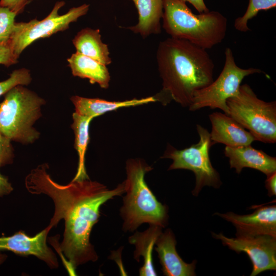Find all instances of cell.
<instances>
[{
  "instance_id": "cell-1",
  "label": "cell",
  "mask_w": 276,
  "mask_h": 276,
  "mask_svg": "<svg viewBox=\"0 0 276 276\" xmlns=\"http://www.w3.org/2000/svg\"><path fill=\"white\" fill-rule=\"evenodd\" d=\"M46 164L32 170L25 186L32 194H44L51 198L54 212L48 225L51 228L63 220V238L60 252L74 269L88 262H95L98 255L90 242V235L100 217L102 205L125 193L124 182L109 190L104 185L88 179L72 180L61 185L54 181Z\"/></svg>"
},
{
  "instance_id": "cell-2",
  "label": "cell",
  "mask_w": 276,
  "mask_h": 276,
  "mask_svg": "<svg viewBox=\"0 0 276 276\" xmlns=\"http://www.w3.org/2000/svg\"><path fill=\"white\" fill-rule=\"evenodd\" d=\"M163 88L160 100L189 107L195 91L214 80V63L206 50L183 39L169 37L159 42L156 52Z\"/></svg>"
},
{
  "instance_id": "cell-3",
  "label": "cell",
  "mask_w": 276,
  "mask_h": 276,
  "mask_svg": "<svg viewBox=\"0 0 276 276\" xmlns=\"http://www.w3.org/2000/svg\"><path fill=\"white\" fill-rule=\"evenodd\" d=\"M163 28L171 37L208 50L222 42L227 18L216 11L196 14L181 0H163Z\"/></svg>"
},
{
  "instance_id": "cell-4",
  "label": "cell",
  "mask_w": 276,
  "mask_h": 276,
  "mask_svg": "<svg viewBox=\"0 0 276 276\" xmlns=\"http://www.w3.org/2000/svg\"><path fill=\"white\" fill-rule=\"evenodd\" d=\"M151 169L142 159H130L126 162V195L120 209L125 232L134 231L144 223L162 227L167 225L168 207L158 201L145 181V174Z\"/></svg>"
},
{
  "instance_id": "cell-5",
  "label": "cell",
  "mask_w": 276,
  "mask_h": 276,
  "mask_svg": "<svg viewBox=\"0 0 276 276\" xmlns=\"http://www.w3.org/2000/svg\"><path fill=\"white\" fill-rule=\"evenodd\" d=\"M45 101L35 93L17 85L4 95L0 103V133L16 142H34L40 133L33 125L41 116Z\"/></svg>"
},
{
  "instance_id": "cell-6",
  "label": "cell",
  "mask_w": 276,
  "mask_h": 276,
  "mask_svg": "<svg viewBox=\"0 0 276 276\" xmlns=\"http://www.w3.org/2000/svg\"><path fill=\"white\" fill-rule=\"evenodd\" d=\"M228 115L264 143L276 142V102L259 99L247 84L226 101Z\"/></svg>"
},
{
  "instance_id": "cell-7",
  "label": "cell",
  "mask_w": 276,
  "mask_h": 276,
  "mask_svg": "<svg viewBox=\"0 0 276 276\" xmlns=\"http://www.w3.org/2000/svg\"><path fill=\"white\" fill-rule=\"evenodd\" d=\"M196 129L199 140L196 144L182 150H177L169 145L162 158L172 159L168 170L187 169L194 172L195 186L192 193L197 196L204 186L219 188L222 184L219 174L213 167L210 158V149L213 145L210 133L201 125Z\"/></svg>"
},
{
  "instance_id": "cell-8",
  "label": "cell",
  "mask_w": 276,
  "mask_h": 276,
  "mask_svg": "<svg viewBox=\"0 0 276 276\" xmlns=\"http://www.w3.org/2000/svg\"><path fill=\"white\" fill-rule=\"evenodd\" d=\"M224 54V64L219 76L210 85L195 91L189 107L190 110L204 107L218 108L228 115L226 101L238 93L243 79L250 75L263 73L259 68L238 66L229 48H226Z\"/></svg>"
},
{
  "instance_id": "cell-9",
  "label": "cell",
  "mask_w": 276,
  "mask_h": 276,
  "mask_svg": "<svg viewBox=\"0 0 276 276\" xmlns=\"http://www.w3.org/2000/svg\"><path fill=\"white\" fill-rule=\"evenodd\" d=\"M64 4L63 1L57 2L49 15L42 20L33 19L27 22L15 23L9 40L14 53L18 58L22 52L35 40L66 30L71 23L85 15L89 8V5L84 4L73 7L65 14L60 15L59 10Z\"/></svg>"
},
{
  "instance_id": "cell-10",
  "label": "cell",
  "mask_w": 276,
  "mask_h": 276,
  "mask_svg": "<svg viewBox=\"0 0 276 276\" xmlns=\"http://www.w3.org/2000/svg\"><path fill=\"white\" fill-rule=\"evenodd\" d=\"M212 236L237 254L244 252L248 255L252 264L250 276L276 269V237L258 235L228 238L222 233H214Z\"/></svg>"
},
{
  "instance_id": "cell-11",
  "label": "cell",
  "mask_w": 276,
  "mask_h": 276,
  "mask_svg": "<svg viewBox=\"0 0 276 276\" xmlns=\"http://www.w3.org/2000/svg\"><path fill=\"white\" fill-rule=\"evenodd\" d=\"M51 229L48 226L33 237L22 231L10 236L0 237V250H8L23 256L32 255L44 262L51 268H56L58 266L56 256L47 244Z\"/></svg>"
},
{
  "instance_id": "cell-12",
  "label": "cell",
  "mask_w": 276,
  "mask_h": 276,
  "mask_svg": "<svg viewBox=\"0 0 276 276\" xmlns=\"http://www.w3.org/2000/svg\"><path fill=\"white\" fill-rule=\"evenodd\" d=\"M231 222L236 228V236L268 235L276 237V205L260 206L251 214L240 215L233 212L215 213Z\"/></svg>"
},
{
  "instance_id": "cell-13",
  "label": "cell",
  "mask_w": 276,
  "mask_h": 276,
  "mask_svg": "<svg viewBox=\"0 0 276 276\" xmlns=\"http://www.w3.org/2000/svg\"><path fill=\"white\" fill-rule=\"evenodd\" d=\"M212 124L210 137L213 145L221 143L235 147L250 145L255 137L229 115L214 112L209 115Z\"/></svg>"
},
{
  "instance_id": "cell-14",
  "label": "cell",
  "mask_w": 276,
  "mask_h": 276,
  "mask_svg": "<svg viewBox=\"0 0 276 276\" xmlns=\"http://www.w3.org/2000/svg\"><path fill=\"white\" fill-rule=\"evenodd\" d=\"M155 244L162 270L166 276H194L196 261L186 263L176 249V241L172 230L168 228L162 233Z\"/></svg>"
},
{
  "instance_id": "cell-15",
  "label": "cell",
  "mask_w": 276,
  "mask_h": 276,
  "mask_svg": "<svg viewBox=\"0 0 276 276\" xmlns=\"http://www.w3.org/2000/svg\"><path fill=\"white\" fill-rule=\"evenodd\" d=\"M224 155L229 159L231 168L240 174L244 168L257 170L266 176L276 172V158L250 145L231 147L225 146Z\"/></svg>"
},
{
  "instance_id": "cell-16",
  "label": "cell",
  "mask_w": 276,
  "mask_h": 276,
  "mask_svg": "<svg viewBox=\"0 0 276 276\" xmlns=\"http://www.w3.org/2000/svg\"><path fill=\"white\" fill-rule=\"evenodd\" d=\"M71 100L74 105L75 112L93 119L120 108L139 106L158 100L155 97H149L123 101H110L99 98H88L78 96H72Z\"/></svg>"
},
{
  "instance_id": "cell-17",
  "label": "cell",
  "mask_w": 276,
  "mask_h": 276,
  "mask_svg": "<svg viewBox=\"0 0 276 276\" xmlns=\"http://www.w3.org/2000/svg\"><path fill=\"white\" fill-rule=\"evenodd\" d=\"M138 12V22L127 29L143 38L161 32L163 0H130Z\"/></svg>"
},
{
  "instance_id": "cell-18",
  "label": "cell",
  "mask_w": 276,
  "mask_h": 276,
  "mask_svg": "<svg viewBox=\"0 0 276 276\" xmlns=\"http://www.w3.org/2000/svg\"><path fill=\"white\" fill-rule=\"evenodd\" d=\"M159 225L149 224V228L143 232H137L129 238V242L135 246L133 257L138 262L141 256L144 264L139 270L141 276H156L157 273L152 261V250L156 241L162 233Z\"/></svg>"
},
{
  "instance_id": "cell-19",
  "label": "cell",
  "mask_w": 276,
  "mask_h": 276,
  "mask_svg": "<svg viewBox=\"0 0 276 276\" xmlns=\"http://www.w3.org/2000/svg\"><path fill=\"white\" fill-rule=\"evenodd\" d=\"M76 53L92 58L105 65L111 63L108 45L101 39L99 29L86 28L80 31L72 40Z\"/></svg>"
},
{
  "instance_id": "cell-20",
  "label": "cell",
  "mask_w": 276,
  "mask_h": 276,
  "mask_svg": "<svg viewBox=\"0 0 276 276\" xmlns=\"http://www.w3.org/2000/svg\"><path fill=\"white\" fill-rule=\"evenodd\" d=\"M74 76L89 79L104 89L109 87L110 74L106 65L86 56L75 53L67 59Z\"/></svg>"
},
{
  "instance_id": "cell-21",
  "label": "cell",
  "mask_w": 276,
  "mask_h": 276,
  "mask_svg": "<svg viewBox=\"0 0 276 276\" xmlns=\"http://www.w3.org/2000/svg\"><path fill=\"white\" fill-rule=\"evenodd\" d=\"M71 125L75 134L74 147L79 156L77 173L72 180L88 179L85 167V154L89 140V127L93 118L74 112Z\"/></svg>"
},
{
  "instance_id": "cell-22",
  "label": "cell",
  "mask_w": 276,
  "mask_h": 276,
  "mask_svg": "<svg viewBox=\"0 0 276 276\" xmlns=\"http://www.w3.org/2000/svg\"><path fill=\"white\" fill-rule=\"evenodd\" d=\"M276 7V0H249L245 13L237 17L234 22L235 28L242 32L250 31L248 21L256 16L260 11H267Z\"/></svg>"
},
{
  "instance_id": "cell-23",
  "label": "cell",
  "mask_w": 276,
  "mask_h": 276,
  "mask_svg": "<svg viewBox=\"0 0 276 276\" xmlns=\"http://www.w3.org/2000/svg\"><path fill=\"white\" fill-rule=\"evenodd\" d=\"M32 81L30 71L25 68L13 71L7 79L0 82V96L17 85H27Z\"/></svg>"
},
{
  "instance_id": "cell-24",
  "label": "cell",
  "mask_w": 276,
  "mask_h": 276,
  "mask_svg": "<svg viewBox=\"0 0 276 276\" xmlns=\"http://www.w3.org/2000/svg\"><path fill=\"white\" fill-rule=\"evenodd\" d=\"M17 14L7 7L0 6V43L8 41L13 30Z\"/></svg>"
},
{
  "instance_id": "cell-25",
  "label": "cell",
  "mask_w": 276,
  "mask_h": 276,
  "mask_svg": "<svg viewBox=\"0 0 276 276\" xmlns=\"http://www.w3.org/2000/svg\"><path fill=\"white\" fill-rule=\"evenodd\" d=\"M11 141L0 133V168L13 162L14 154Z\"/></svg>"
},
{
  "instance_id": "cell-26",
  "label": "cell",
  "mask_w": 276,
  "mask_h": 276,
  "mask_svg": "<svg viewBox=\"0 0 276 276\" xmlns=\"http://www.w3.org/2000/svg\"><path fill=\"white\" fill-rule=\"evenodd\" d=\"M18 57L13 50L10 40L0 43V64L9 66L17 62Z\"/></svg>"
},
{
  "instance_id": "cell-27",
  "label": "cell",
  "mask_w": 276,
  "mask_h": 276,
  "mask_svg": "<svg viewBox=\"0 0 276 276\" xmlns=\"http://www.w3.org/2000/svg\"><path fill=\"white\" fill-rule=\"evenodd\" d=\"M28 0H0V6L7 7L17 14L22 12Z\"/></svg>"
},
{
  "instance_id": "cell-28",
  "label": "cell",
  "mask_w": 276,
  "mask_h": 276,
  "mask_svg": "<svg viewBox=\"0 0 276 276\" xmlns=\"http://www.w3.org/2000/svg\"><path fill=\"white\" fill-rule=\"evenodd\" d=\"M276 172L267 176L265 180V187L268 190V195L269 197L275 196L276 194Z\"/></svg>"
},
{
  "instance_id": "cell-29",
  "label": "cell",
  "mask_w": 276,
  "mask_h": 276,
  "mask_svg": "<svg viewBox=\"0 0 276 276\" xmlns=\"http://www.w3.org/2000/svg\"><path fill=\"white\" fill-rule=\"evenodd\" d=\"M13 190L8 178L0 173V197L9 194Z\"/></svg>"
},
{
  "instance_id": "cell-30",
  "label": "cell",
  "mask_w": 276,
  "mask_h": 276,
  "mask_svg": "<svg viewBox=\"0 0 276 276\" xmlns=\"http://www.w3.org/2000/svg\"><path fill=\"white\" fill-rule=\"evenodd\" d=\"M187 3L188 2L191 4L195 9L199 13H205L210 10L206 7L204 0H181Z\"/></svg>"
},
{
  "instance_id": "cell-31",
  "label": "cell",
  "mask_w": 276,
  "mask_h": 276,
  "mask_svg": "<svg viewBox=\"0 0 276 276\" xmlns=\"http://www.w3.org/2000/svg\"><path fill=\"white\" fill-rule=\"evenodd\" d=\"M7 256L0 252V265L2 264L6 260Z\"/></svg>"
}]
</instances>
